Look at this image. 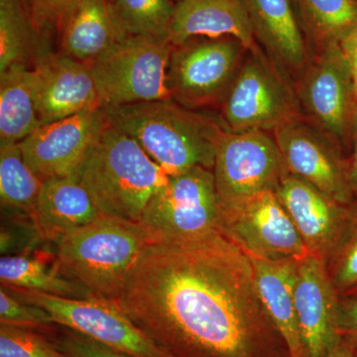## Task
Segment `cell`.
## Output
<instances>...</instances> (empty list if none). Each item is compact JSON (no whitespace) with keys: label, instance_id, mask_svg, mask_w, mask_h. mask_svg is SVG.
I'll return each instance as SVG.
<instances>
[{"label":"cell","instance_id":"obj_1","mask_svg":"<svg viewBox=\"0 0 357 357\" xmlns=\"http://www.w3.org/2000/svg\"><path fill=\"white\" fill-rule=\"evenodd\" d=\"M115 302L170 357H289L250 257L222 234L149 244Z\"/></svg>","mask_w":357,"mask_h":357},{"label":"cell","instance_id":"obj_2","mask_svg":"<svg viewBox=\"0 0 357 357\" xmlns=\"http://www.w3.org/2000/svg\"><path fill=\"white\" fill-rule=\"evenodd\" d=\"M102 109L110 126L135 140L169 177L194 167L213 171L218 140L227 130L218 114L172 100Z\"/></svg>","mask_w":357,"mask_h":357},{"label":"cell","instance_id":"obj_3","mask_svg":"<svg viewBox=\"0 0 357 357\" xmlns=\"http://www.w3.org/2000/svg\"><path fill=\"white\" fill-rule=\"evenodd\" d=\"M77 177L100 215L139 223L169 178L135 140L109 122Z\"/></svg>","mask_w":357,"mask_h":357},{"label":"cell","instance_id":"obj_4","mask_svg":"<svg viewBox=\"0 0 357 357\" xmlns=\"http://www.w3.org/2000/svg\"><path fill=\"white\" fill-rule=\"evenodd\" d=\"M139 222L100 215L53 241L61 271L96 297L116 301L143 249L153 243Z\"/></svg>","mask_w":357,"mask_h":357},{"label":"cell","instance_id":"obj_5","mask_svg":"<svg viewBox=\"0 0 357 357\" xmlns=\"http://www.w3.org/2000/svg\"><path fill=\"white\" fill-rule=\"evenodd\" d=\"M140 223L154 243H181L222 234V206L213 171L194 167L170 176L150 199Z\"/></svg>","mask_w":357,"mask_h":357},{"label":"cell","instance_id":"obj_6","mask_svg":"<svg viewBox=\"0 0 357 357\" xmlns=\"http://www.w3.org/2000/svg\"><path fill=\"white\" fill-rule=\"evenodd\" d=\"M234 36L194 37L173 46L167 69L171 100L187 109H220L248 52Z\"/></svg>","mask_w":357,"mask_h":357},{"label":"cell","instance_id":"obj_7","mask_svg":"<svg viewBox=\"0 0 357 357\" xmlns=\"http://www.w3.org/2000/svg\"><path fill=\"white\" fill-rule=\"evenodd\" d=\"M220 121L230 132H273L302 115L293 84L262 49L248 52L220 107Z\"/></svg>","mask_w":357,"mask_h":357},{"label":"cell","instance_id":"obj_8","mask_svg":"<svg viewBox=\"0 0 357 357\" xmlns=\"http://www.w3.org/2000/svg\"><path fill=\"white\" fill-rule=\"evenodd\" d=\"M172 49L168 38L126 36L93 63L102 109L170 100L167 69Z\"/></svg>","mask_w":357,"mask_h":357},{"label":"cell","instance_id":"obj_9","mask_svg":"<svg viewBox=\"0 0 357 357\" xmlns=\"http://www.w3.org/2000/svg\"><path fill=\"white\" fill-rule=\"evenodd\" d=\"M294 91L303 116L349 152L357 96L351 66L340 45L314 52Z\"/></svg>","mask_w":357,"mask_h":357},{"label":"cell","instance_id":"obj_10","mask_svg":"<svg viewBox=\"0 0 357 357\" xmlns=\"http://www.w3.org/2000/svg\"><path fill=\"white\" fill-rule=\"evenodd\" d=\"M213 172L222 208L261 192H276L290 174L273 132L262 130H225Z\"/></svg>","mask_w":357,"mask_h":357},{"label":"cell","instance_id":"obj_11","mask_svg":"<svg viewBox=\"0 0 357 357\" xmlns=\"http://www.w3.org/2000/svg\"><path fill=\"white\" fill-rule=\"evenodd\" d=\"M3 288L16 299L48 312L54 324L66 326L114 351L132 357H170L134 325L115 301L100 297L73 299L23 289Z\"/></svg>","mask_w":357,"mask_h":357},{"label":"cell","instance_id":"obj_12","mask_svg":"<svg viewBox=\"0 0 357 357\" xmlns=\"http://www.w3.org/2000/svg\"><path fill=\"white\" fill-rule=\"evenodd\" d=\"M222 234L249 256L302 260L310 255L275 192H265L222 208Z\"/></svg>","mask_w":357,"mask_h":357},{"label":"cell","instance_id":"obj_13","mask_svg":"<svg viewBox=\"0 0 357 357\" xmlns=\"http://www.w3.org/2000/svg\"><path fill=\"white\" fill-rule=\"evenodd\" d=\"M273 135L291 174L340 203L356 206L349 157L328 134L299 115L274 130Z\"/></svg>","mask_w":357,"mask_h":357},{"label":"cell","instance_id":"obj_14","mask_svg":"<svg viewBox=\"0 0 357 357\" xmlns=\"http://www.w3.org/2000/svg\"><path fill=\"white\" fill-rule=\"evenodd\" d=\"M310 255L328 263L351 234L357 206H349L289 174L276 191Z\"/></svg>","mask_w":357,"mask_h":357},{"label":"cell","instance_id":"obj_15","mask_svg":"<svg viewBox=\"0 0 357 357\" xmlns=\"http://www.w3.org/2000/svg\"><path fill=\"white\" fill-rule=\"evenodd\" d=\"M107 124L102 109L42 124L20 142L26 164L42 182L77 176Z\"/></svg>","mask_w":357,"mask_h":357},{"label":"cell","instance_id":"obj_16","mask_svg":"<svg viewBox=\"0 0 357 357\" xmlns=\"http://www.w3.org/2000/svg\"><path fill=\"white\" fill-rule=\"evenodd\" d=\"M34 62L33 91L41 126L102 109L91 64L60 52H42Z\"/></svg>","mask_w":357,"mask_h":357},{"label":"cell","instance_id":"obj_17","mask_svg":"<svg viewBox=\"0 0 357 357\" xmlns=\"http://www.w3.org/2000/svg\"><path fill=\"white\" fill-rule=\"evenodd\" d=\"M340 298L325 262L312 255L300 260L295 283V306L307 357H326L340 340Z\"/></svg>","mask_w":357,"mask_h":357},{"label":"cell","instance_id":"obj_18","mask_svg":"<svg viewBox=\"0 0 357 357\" xmlns=\"http://www.w3.org/2000/svg\"><path fill=\"white\" fill-rule=\"evenodd\" d=\"M256 42L293 84L312 56L291 0H243Z\"/></svg>","mask_w":357,"mask_h":357},{"label":"cell","instance_id":"obj_19","mask_svg":"<svg viewBox=\"0 0 357 357\" xmlns=\"http://www.w3.org/2000/svg\"><path fill=\"white\" fill-rule=\"evenodd\" d=\"M234 36L248 50L259 48L243 0H181L174 10L168 39L173 46L194 37Z\"/></svg>","mask_w":357,"mask_h":357},{"label":"cell","instance_id":"obj_20","mask_svg":"<svg viewBox=\"0 0 357 357\" xmlns=\"http://www.w3.org/2000/svg\"><path fill=\"white\" fill-rule=\"evenodd\" d=\"M60 53L93 64L128 35L110 0H77L59 27Z\"/></svg>","mask_w":357,"mask_h":357},{"label":"cell","instance_id":"obj_21","mask_svg":"<svg viewBox=\"0 0 357 357\" xmlns=\"http://www.w3.org/2000/svg\"><path fill=\"white\" fill-rule=\"evenodd\" d=\"M249 257L255 267L260 299L268 317L287 347L289 357H307L295 306V283L299 261L291 259L274 261L255 256Z\"/></svg>","mask_w":357,"mask_h":357},{"label":"cell","instance_id":"obj_22","mask_svg":"<svg viewBox=\"0 0 357 357\" xmlns=\"http://www.w3.org/2000/svg\"><path fill=\"white\" fill-rule=\"evenodd\" d=\"M100 215L79 177L70 176L43 182L32 218L42 238L53 243Z\"/></svg>","mask_w":357,"mask_h":357},{"label":"cell","instance_id":"obj_23","mask_svg":"<svg viewBox=\"0 0 357 357\" xmlns=\"http://www.w3.org/2000/svg\"><path fill=\"white\" fill-rule=\"evenodd\" d=\"M1 286L73 299L96 297L86 286L66 276L54 253L3 255L0 258Z\"/></svg>","mask_w":357,"mask_h":357},{"label":"cell","instance_id":"obj_24","mask_svg":"<svg viewBox=\"0 0 357 357\" xmlns=\"http://www.w3.org/2000/svg\"><path fill=\"white\" fill-rule=\"evenodd\" d=\"M40 126L31 69L16 65L0 73V144L20 143Z\"/></svg>","mask_w":357,"mask_h":357},{"label":"cell","instance_id":"obj_25","mask_svg":"<svg viewBox=\"0 0 357 357\" xmlns=\"http://www.w3.org/2000/svg\"><path fill=\"white\" fill-rule=\"evenodd\" d=\"M312 53L340 44L357 26V0H291Z\"/></svg>","mask_w":357,"mask_h":357},{"label":"cell","instance_id":"obj_26","mask_svg":"<svg viewBox=\"0 0 357 357\" xmlns=\"http://www.w3.org/2000/svg\"><path fill=\"white\" fill-rule=\"evenodd\" d=\"M43 182L26 164L20 143L0 144L2 210L33 218Z\"/></svg>","mask_w":357,"mask_h":357},{"label":"cell","instance_id":"obj_27","mask_svg":"<svg viewBox=\"0 0 357 357\" xmlns=\"http://www.w3.org/2000/svg\"><path fill=\"white\" fill-rule=\"evenodd\" d=\"M36 27L23 0H0V73L35 61Z\"/></svg>","mask_w":357,"mask_h":357},{"label":"cell","instance_id":"obj_28","mask_svg":"<svg viewBox=\"0 0 357 357\" xmlns=\"http://www.w3.org/2000/svg\"><path fill=\"white\" fill-rule=\"evenodd\" d=\"M112 10L128 36L168 38L173 0H112Z\"/></svg>","mask_w":357,"mask_h":357},{"label":"cell","instance_id":"obj_29","mask_svg":"<svg viewBox=\"0 0 357 357\" xmlns=\"http://www.w3.org/2000/svg\"><path fill=\"white\" fill-rule=\"evenodd\" d=\"M0 357H70L38 333L17 326H0Z\"/></svg>","mask_w":357,"mask_h":357},{"label":"cell","instance_id":"obj_30","mask_svg":"<svg viewBox=\"0 0 357 357\" xmlns=\"http://www.w3.org/2000/svg\"><path fill=\"white\" fill-rule=\"evenodd\" d=\"M0 324L35 330L53 325L50 314L35 305L16 299L6 288H0Z\"/></svg>","mask_w":357,"mask_h":357},{"label":"cell","instance_id":"obj_31","mask_svg":"<svg viewBox=\"0 0 357 357\" xmlns=\"http://www.w3.org/2000/svg\"><path fill=\"white\" fill-rule=\"evenodd\" d=\"M338 295L357 286V220L351 234L326 265Z\"/></svg>","mask_w":357,"mask_h":357},{"label":"cell","instance_id":"obj_32","mask_svg":"<svg viewBox=\"0 0 357 357\" xmlns=\"http://www.w3.org/2000/svg\"><path fill=\"white\" fill-rule=\"evenodd\" d=\"M55 345L70 357H132L70 330L59 338Z\"/></svg>","mask_w":357,"mask_h":357},{"label":"cell","instance_id":"obj_33","mask_svg":"<svg viewBox=\"0 0 357 357\" xmlns=\"http://www.w3.org/2000/svg\"><path fill=\"white\" fill-rule=\"evenodd\" d=\"M337 333L357 352V297L340 296L337 310Z\"/></svg>","mask_w":357,"mask_h":357},{"label":"cell","instance_id":"obj_34","mask_svg":"<svg viewBox=\"0 0 357 357\" xmlns=\"http://www.w3.org/2000/svg\"><path fill=\"white\" fill-rule=\"evenodd\" d=\"M77 0H37L35 23L43 25L45 22L54 23L60 27L66 15Z\"/></svg>","mask_w":357,"mask_h":357},{"label":"cell","instance_id":"obj_35","mask_svg":"<svg viewBox=\"0 0 357 357\" xmlns=\"http://www.w3.org/2000/svg\"><path fill=\"white\" fill-rule=\"evenodd\" d=\"M349 178L352 191L357 204V112L354 119V128H352L351 148L349 156Z\"/></svg>","mask_w":357,"mask_h":357},{"label":"cell","instance_id":"obj_36","mask_svg":"<svg viewBox=\"0 0 357 357\" xmlns=\"http://www.w3.org/2000/svg\"><path fill=\"white\" fill-rule=\"evenodd\" d=\"M340 47L351 66L354 77H357V26L340 43Z\"/></svg>","mask_w":357,"mask_h":357},{"label":"cell","instance_id":"obj_37","mask_svg":"<svg viewBox=\"0 0 357 357\" xmlns=\"http://www.w3.org/2000/svg\"><path fill=\"white\" fill-rule=\"evenodd\" d=\"M326 357H354V351L351 345L340 337Z\"/></svg>","mask_w":357,"mask_h":357},{"label":"cell","instance_id":"obj_38","mask_svg":"<svg viewBox=\"0 0 357 357\" xmlns=\"http://www.w3.org/2000/svg\"><path fill=\"white\" fill-rule=\"evenodd\" d=\"M23 2H24L25 6L27 7L29 13H31L33 20H34L35 13H36L37 0H23Z\"/></svg>","mask_w":357,"mask_h":357},{"label":"cell","instance_id":"obj_39","mask_svg":"<svg viewBox=\"0 0 357 357\" xmlns=\"http://www.w3.org/2000/svg\"><path fill=\"white\" fill-rule=\"evenodd\" d=\"M344 296H351V297H357V286L356 287L351 289V291H349V292L345 294Z\"/></svg>","mask_w":357,"mask_h":357},{"label":"cell","instance_id":"obj_40","mask_svg":"<svg viewBox=\"0 0 357 357\" xmlns=\"http://www.w3.org/2000/svg\"><path fill=\"white\" fill-rule=\"evenodd\" d=\"M354 77V89H356V96H357V77Z\"/></svg>","mask_w":357,"mask_h":357},{"label":"cell","instance_id":"obj_41","mask_svg":"<svg viewBox=\"0 0 357 357\" xmlns=\"http://www.w3.org/2000/svg\"><path fill=\"white\" fill-rule=\"evenodd\" d=\"M173 1L175 2V3H177V2L181 1V0H173Z\"/></svg>","mask_w":357,"mask_h":357},{"label":"cell","instance_id":"obj_42","mask_svg":"<svg viewBox=\"0 0 357 357\" xmlns=\"http://www.w3.org/2000/svg\"><path fill=\"white\" fill-rule=\"evenodd\" d=\"M354 357H357V352H354Z\"/></svg>","mask_w":357,"mask_h":357},{"label":"cell","instance_id":"obj_43","mask_svg":"<svg viewBox=\"0 0 357 357\" xmlns=\"http://www.w3.org/2000/svg\"><path fill=\"white\" fill-rule=\"evenodd\" d=\"M110 1H112V0H110Z\"/></svg>","mask_w":357,"mask_h":357}]
</instances>
